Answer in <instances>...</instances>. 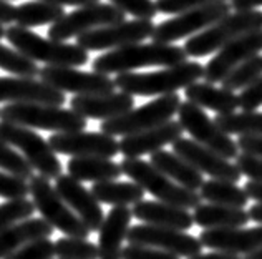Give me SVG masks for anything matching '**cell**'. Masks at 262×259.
Listing matches in <instances>:
<instances>
[{"instance_id": "6da1fadb", "label": "cell", "mask_w": 262, "mask_h": 259, "mask_svg": "<svg viewBox=\"0 0 262 259\" xmlns=\"http://www.w3.org/2000/svg\"><path fill=\"white\" fill-rule=\"evenodd\" d=\"M183 47L171 44H133L110 50L93 60V72L101 75L128 73L144 67H174L188 62Z\"/></svg>"}, {"instance_id": "7a4b0ae2", "label": "cell", "mask_w": 262, "mask_h": 259, "mask_svg": "<svg viewBox=\"0 0 262 259\" xmlns=\"http://www.w3.org/2000/svg\"><path fill=\"white\" fill-rule=\"evenodd\" d=\"M199 78H204V67L198 62H184L158 72L120 73L115 78V85L131 97H163L188 88Z\"/></svg>"}, {"instance_id": "3957f363", "label": "cell", "mask_w": 262, "mask_h": 259, "mask_svg": "<svg viewBox=\"0 0 262 259\" xmlns=\"http://www.w3.org/2000/svg\"><path fill=\"white\" fill-rule=\"evenodd\" d=\"M5 38L22 55L33 62L45 63V67H72L77 68L88 62V52L77 44L58 42L45 38L30 29L12 25L5 30Z\"/></svg>"}, {"instance_id": "277c9868", "label": "cell", "mask_w": 262, "mask_h": 259, "mask_svg": "<svg viewBox=\"0 0 262 259\" xmlns=\"http://www.w3.org/2000/svg\"><path fill=\"white\" fill-rule=\"evenodd\" d=\"M120 166L123 175H126L131 181L136 183L144 193L153 195L156 201L173 204L183 209H196L203 203L198 191H191L188 188L176 185L149 161L141 158H125L120 163Z\"/></svg>"}, {"instance_id": "5b68a950", "label": "cell", "mask_w": 262, "mask_h": 259, "mask_svg": "<svg viewBox=\"0 0 262 259\" xmlns=\"http://www.w3.org/2000/svg\"><path fill=\"white\" fill-rule=\"evenodd\" d=\"M0 118L9 123L53 133L83 132L86 128V118L72 108L67 110L61 106L42 103H7L0 108Z\"/></svg>"}, {"instance_id": "8992f818", "label": "cell", "mask_w": 262, "mask_h": 259, "mask_svg": "<svg viewBox=\"0 0 262 259\" xmlns=\"http://www.w3.org/2000/svg\"><path fill=\"white\" fill-rule=\"evenodd\" d=\"M262 29V12L260 10H244L226 15L209 29L196 33L194 37L186 40L184 52L188 57L201 58L209 53L219 52L224 45L241 35L256 32Z\"/></svg>"}, {"instance_id": "52a82bcc", "label": "cell", "mask_w": 262, "mask_h": 259, "mask_svg": "<svg viewBox=\"0 0 262 259\" xmlns=\"http://www.w3.org/2000/svg\"><path fill=\"white\" fill-rule=\"evenodd\" d=\"M0 141L20 149L32 168L37 169L40 176H43L48 181L57 180L58 176L63 175V166L57 153L50 148L48 141L32 128L0 121Z\"/></svg>"}, {"instance_id": "ba28073f", "label": "cell", "mask_w": 262, "mask_h": 259, "mask_svg": "<svg viewBox=\"0 0 262 259\" xmlns=\"http://www.w3.org/2000/svg\"><path fill=\"white\" fill-rule=\"evenodd\" d=\"M179 106H181V97L178 93L163 95V97H158L140 108H133L120 117L105 120L100 125V130L110 136L135 135L166 123L178 113Z\"/></svg>"}, {"instance_id": "9c48e42d", "label": "cell", "mask_w": 262, "mask_h": 259, "mask_svg": "<svg viewBox=\"0 0 262 259\" xmlns=\"http://www.w3.org/2000/svg\"><path fill=\"white\" fill-rule=\"evenodd\" d=\"M29 191L37 211L48 224H52L53 229H58L70 238H85L86 240L90 236L92 231L61 200L55 186H52L47 178L40 175L33 176L29 181Z\"/></svg>"}, {"instance_id": "30bf717a", "label": "cell", "mask_w": 262, "mask_h": 259, "mask_svg": "<svg viewBox=\"0 0 262 259\" xmlns=\"http://www.w3.org/2000/svg\"><path fill=\"white\" fill-rule=\"evenodd\" d=\"M126 13L116 9L112 4H92L80 7L78 10L65 13L57 24L50 25L48 38L67 42L70 38H78L86 32H92L101 27L125 22Z\"/></svg>"}, {"instance_id": "8fae6325", "label": "cell", "mask_w": 262, "mask_h": 259, "mask_svg": "<svg viewBox=\"0 0 262 259\" xmlns=\"http://www.w3.org/2000/svg\"><path fill=\"white\" fill-rule=\"evenodd\" d=\"M231 9L232 7L229 2H216L201 7V9L183 12L173 18L158 24L151 38L156 44H173L176 40L196 35L229 15Z\"/></svg>"}, {"instance_id": "7c38bea8", "label": "cell", "mask_w": 262, "mask_h": 259, "mask_svg": "<svg viewBox=\"0 0 262 259\" xmlns=\"http://www.w3.org/2000/svg\"><path fill=\"white\" fill-rule=\"evenodd\" d=\"M178 117H179V125L199 145L212 149V152L221 155L226 160L236 158L239 155L237 143L229 135H226L214 123V120H211L208 117V113L201 106L191 103V101H184L179 106Z\"/></svg>"}, {"instance_id": "4fadbf2b", "label": "cell", "mask_w": 262, "mask_h": 259, "mask_svg": "<svg viewBox=\"0 0 262 259\" xmlns=\"http://www.w3.org/2000/svg\"><path fill=\"white\" fill-rule=\"evenodd\" d=\"M155 24L151 20H125L121 24L101 27L92 32H86L77 38V45L86 52L96 50H116L121 47L141 44L143 40L153 35Z\"/></svg>"}, {"instance_id": "5bb4252c", "label": "cell", "mask_w": 262, "mask_h": 259, "mask_svg": "<svg viewBox=\"0 0 262 259\" xmlns=\"http://www.w3.org/2000/svg\"><path fill=\"white\" fill-rule=\"evenodd\" d=\"M128 243L138 246H149L161 251H166L178 257H194L201 254L203 244L199 238H194L184 231H178L173 228L153 226V224H138L129 228Z\"/></svg>"}, {"instance_id": "9a60e30c", "label": "cell", "mask_w": 262, "mask_h": 259, "mask_svg": "<svg viewBox=\"0 0 262 259\" xmlns=\"http://www.w3.org/2000/svg\"><path fill=\"white\" fill-rule=\"evenodd\" d=\"M38 77L42 81L63 93H75V97L85 95H105L115 92V80L108 75L96 72H81L72 67H43Z\"/></svg>"}, {"instance_id": "2e32d148", "label": "cell", "mask_w": 262, "mask_h": 259, "mask_svg": "<svg viewBox=\"0 0 262 259\" xmlns=\"http://www.w3.org/2000/svg\"><path fill=\"white\" fill-rule=\"evenodd\" d=\"M47 141L55 153L72 156V158H85V156L113 158L120 153V141L103 132L83 130V132L72 133H53Z\"/></svg>"}, {"instance_id": "e0dca14e", "label": "cell", "mask_w": 262, "mask_h": 259, "mask_svg": "<svg viewBox=\"0 0 262 259\" xmlns=\"http://www.w3.org/2000/svg\"><path fill=\"white\" fill-rule=\"evenodd\" d=\"M262 50V29L241 35L224 45L208 65L204 67V78L208 83H219L229 75L234 68L244 63L246 60L259 55Z\"/></svg>"}, {"instance_id": "ac0fdd59", "label": "cell", "mask_w": 262, "mask_h": 259, "mask_svg": "<svg viewBox=\"0 0 262 259\" xmlns=\"http://www.w3.org/2000/svg\"><path fill=\"white\" fill-rule=\"evenodd\" d=\"M173 153L181 156L191 166H194L201 175H208L211 180H221L237 183L241 180V171L236 163H229L212 149L199 145L194 140L179 138L173 143Z\"/></svg>"}, {"instance_id": "d6986e66", "label": "cell", "mask_w": 262, "mask_h": 259, "mask_svg": "<svg viewBox=\"0 0 262 259\" xmlns=\"http://www.w3.org/2000/svg\"><path fill=\"white\" fill-rule=\"evenodd\" d=\"M65 93L42 80L27 77H0V103H42L61 106Z\"/></svg>"}, {"instance_id": "ffe728a7", "label": "cell", "mask_w": 262, "mask_h": 259, "mask_svg": "<svg viewBox=\"0 0 262 259\" xmlns=\"http://www.w3.org/2000/svg\"><path fill=\"white\" fill-rule=\"evenodd\" d=\"M55 189L92 233L100 231L105 216H103L100 203L96 201V198L90 189H86L78 180L72 178L70 175L58 176L57 183H55Z\"/></svg>"}, {"instance_id": "44dd1931", "label": "cell", "mask_w": 262, "mask_h": 259, "mask_svg": "<svg viewBox=\"0 0 262 259\" xmlns=\"http://www.w3.org/2000/svg\"><path fill=\"white\" fill-rule=\"evenodd\" d=\"M203 246L229 254H251L262 248V224L254 228L206 229L199 234Z\"/></svg>"}, {"instance_id": "7402d4cb", "label": "cell", "mask_w": 262, "mask_h": 259, "mask_svg": "<svg viewBox=\"0 0 262 259\" xmlns=\"http://www.w3.org/2000/svg\"><path fill=\"white\" fill-rule=\"evenodd\" d=\"M183 126L179 121L169 120L160 126L144 130V132L123 136L120 141V153L125 158H140L143 155H153L166 145L183 138Z\"/></svg>"}, {"instance_id": "603a6c76", "label": "cell", "mask_w": 262, "mask_h": 259, "mask_svg": "<svg viewBox=\"0 0 262 259\" xmlns=\"http://www.w3.org/2000/svg\"><path fill=\"white\" fill-rule=\"evenodd\" d=\"M135 98L128 93L113 92L105 95H85L73 97L70 100V108L83 118L92 120H112L120 115L133 110Z\"/></svg>"}, {"instance_id": "cb8c5ba5", "label": "cell", "mask_w": 262, "mask_h": 259, "mask_svg": "<svg viewBox=\"0 0 262 259\" xmlns=\"http://www.w3.org/2000/svg\"><path fill=\"white\" fill-rule=\"evenodd\" d=\"M133 211L128 206H115L105 216L98 231L100 259H123V243L128 238Z\"/></svg>"}, {"instance_id": "d4e9b609", "label": "cell", "mask_w": 262, "mask_h": 259, "mask_svg": "<svg viewBox=\"0 0 262 259\" xmlns=\"http://www.w3.org/2000/svg\"><path fill=\"white\" fill-rule=\"evenodd\" d=\"M133 218L153 226L173 228L178 231H188L194 224L192 214L188 209L166 204L161 201H140L133 206Z\"/></svg>"}, {"instance_id": "484cf974", "label": "cell", "mask_w": 262, "mask_h": 259, "mask_svg": "<svg viewBox=\"0 0 262 259\" xmlns=\"http://www.w3.org/2000/svg\"><path fill=\"white\" fill-rule=\"evenodd\" d=\"M53 226L43 218H30L0 231V259H5L32 241L50 238Z\"/></svg>"}, {"instance_id": "4316f807", "label": "cell", "mask_w": 262, "mask_h": 259, "mask_svg": "<svg viewBox=\"0 0 262 259\" xmlns=\"http://www.w3.org/2000/svg\"><path fill=\"white\" fill-rule=\"evenodd\" d=\"M149 163L160 169L161 173L166 175L169 180H173L176 185L188 188L191 191H199L204 183L203 175L173 152L160 149V152L151 155Z\"/></svg>"}, {"instance_id": "83f0119b", "label": "cell", "mask_w": 262, "mask_h": 259, "mask_svg": "<svg viewBox=\"0 0 262 259\" xmlns=\"http://www.w3.org/2000/svg\"><path fill=\"white\" fill-rule=\"evenodd\" d=\"M184 97L191 103L216 112L217 115L234 113L239 108V97L226 88H217L212 83H192L184 90Z\"/></svg>"}, {"instance_id": "f1b7e54d", "label": "cell", "mask_w": 262, "mask_h": 259, "mask_svg": "<svg viewBox=\"0 0 262 259\" xmlns=\"http://www.w3.org/2000/svg\"><path fill=\"white\" fill-rule=\"evenodd\" d=\"M68 175L72 178L81 181H115L123 175L120 163H115L112 158H100V156H85V158H70L67 163Z\"/></svg>"}, {"instance_id": "f546056e", "label": "cell", "mask_w": 262, "mask_h": 259, "mask_svg": "<svg viewBox=\"0 0 262 259\" xmlns=\"http://www.w3.org/2000/svg\"><path fill=\"white\" fill-rule=\"evenodd\" d=\"M192 220L204 229H221V228H239L244 226L249 220V213L244 208H231L223 204H199L194 209Z\"/></svg>"}, {"instance_id": "4dcf8cb0", "label": "cell", "mask_w": 262, "mask_h": 259, "mask_svg": "<svg viewBox=\"0 0 262 259\" xmlns=\"http://www.w3.org/2000/svg\"><path fill=\"white\" fill-rule=\"evenodd\" d=\"M90 191L93 193L96 201L112 206H129L143 201L144 191L133 181H101L93 183Z\"/></svg>"}, {"instance_id": "1f68e13d", "label": "cell", "mask_w": 262, "mask_h": 259, "mask_svg": "<svg viewBox=\"0 0 262 259\" xmlns=\"http://www.w3.org/2000/svg\"><path fill=\"white\" fill-rule=\"evenodd\" d=\"M63 15V7L42 2V0H33V2H25L17 7L15 24L24 29H33V27L57 24Z\"/></svg>"}, {"instance_id": "d6a6232c", "label": "cell", "mask_w": 262, "mask_h": 259, "mask_svg": "<svg viewBox=\"0 0 262 259\" xmlns=\"http://www.w3.org/2000/svg\"><path fill=\"white\" fill-rule=\"evenodd\" d=\"M199 196L206 203L223 204V206L231 208H244L249 203L244 188H239L236 183L221 181V180H208L203 183L199 189Z\"/></svg>"}, {"instance_id": "836d02e7", "label": "cell", "mask_w": 262, "mask_h": 259, "mask_svg": "<svg viewBox=\"0 0 262 259\" xmlns=\"http://www.w3.org/2000/svg\"><path fill=\"white\" fill-rule=\"evenodd\" d=\"M214 123L226 135H262V112H241L217 115Z\"/></svg>"}, {"instance_id": "e575fe53", "label": "cell", "mask_w": 262, "mask_h": 259, "mask_svg": "<svg viewBox=\"0 0 262 259\" xmlns=\"http://www.w3.org/2000/svg\"><path fill=\"white\" fill-rule=\"evenodd\" d=\"M259 77H262V57L256 55L234 68L221 83H223V88H226V90L236 92L244 90L246 87H249Z\"/></svg>"}, {"instance_id": "d590c367", "label": "cell", "mask_w": 262, "mask_h": 259, "mask_svg": "<svg viewBox=\"0 0 262 259\" xmlns=\"http://www.w3.org/2000/svg\"><path fill=\"white\" fill-rule=\"evenodd\" d=\"M55 256L58 259H100L98 244L85 238H60L55 243Z\"/></svg>"}, {"instance_id": "8d00e7d4", "label": "cell", "mask_w": 262, "mask_h": 259, "mask_svg": "<svg viewBox=\"0 0 262 259\" xmlns=\"http://www.w3.org/2000/svg\"><path fill=\"white\" fill-rule=\"evenodd\" d=\"M0 68L15 77L27 78H35L40 73V68L33 60L27 58L18 50H13L4 44H0Z\"/></svg>"}, {"instance_id": "74e56055", "label": "cell", "mask_w": 262, "mask_h": 259, "mask_svg": "<svg viewBox=\"0 0 262 259\" xmlns=\"http://www.w3.org/2000/svg\"><path fill=\"white\" fill-rule=\"evenodd\" d=\"M0 169L25 181H30L33 178V168L24 158V155L2 141H0Z\"/></svg>"}, {"instance_id": "f35d334b", "label": "cell", "mask_w": 262, "mask_h": 259, "mask_svg": "<svg viewBox=\"0 0 262 259\" xmlns=\"http://www.w3.org/2000/svg\"><path fill=\"white\" fill-rule=\"evenodd\" d=\"M37 211L33 201L22 198V200H10L0 204V231L12 226V224L30 220Z\"/></svg>"}, {"instance_id": "ab89813d", "label": "cell", "mask_w": 262, "mask_h": 259, "mask_svg": "<svg viewBox=\"0 0 262 259\" xmlns=\"http://www.w3.org/2000/svg\"><path fill=\"white\" fill-rule=\"evenodd\" d=\"M55 257V243L50 241V238L32 241L25 244L15 253L7 256L5 259H53Z\"/></svg>"}, {"instance_id": "60d3db41", "label": "cell", "mask_w": 262, "mask_h": 259, "mask_svg": "<svg viewBox=\"0 0 262 259\" xmlns=\"http://www.w3.org/2000/svg\"><path fill=\"white\" fill-rule=\"evenodd\" d=\"M121 12L129 13L140 20H153L156 17V4L153 0H110Z\"/></svg>"}, {"instance_id": "b9f144b4", "label": "cell", "mask_w": 262, "mask_h": 259, "mask_svg": "<svg viewBox=\"0 0 262 259\" xmlns=\"http://www.w3.org/2000/svg\"><path fill=\"white\" fill-rule=\"evenodd\" d=\"M216 2H227V0H156V10L158 13H169V15H174V13H183L188 10H194V9H201V7L216 4Z\"/></svg>"}, {"instance_id": "7bdbcfd3", "label": "cell", "mask_w": 262, "mask_h": 259, "mask_svg": "<svg viewBox=\"0 0 262 259\" xmlns=\"http://www.w3.org/2000/svg\"><path fill=\"white\" fill-rule=\"evenodd\" d=\"M29 193V181L0 171V198H4L7 201L22 200V198H27Z\"/></svg>"}, {"instance_id": "ee69618b", "label": "cell", "mask_w": 262, "mask_h": 259, "mask_svg": "<svg viewBox=\"0 0 262 259\" xmlns=\"http://www.w3.org/2000/svg\"><path fill=\"white\" fill-rule=\"evenodd\" d=\"M237 97L239 108H243L244 112H256L259 106H262V77L246 87Z\"/></svg>"}, {"instance_id": "f6af8a7d", "label": "cell", "mask_w": 262, "mask_h": 259, "mask_svg": "<svg viewBox=\"0 0 262 259\" xmlns=\"http://www.w3.org/2000/svg\"><path fill=\"white\" fill-rule=\"evenodd\" d=\"M123 259H181L166 251L149 248V246H138V244H128L123 248Z\"/></svg>"}, {"instance_id": "bcb514c9", "label": "cell", "mask_w": 262, "mask_h": 259, "mask_svg": "<svg viewBox=\"0 0 262 259\" xmlns=\"http://www.w3.org/2000/svg\"><path fill=\"white\" fill-rule=\"evenodd\" d=\"M236 166L241 175L249 178V181H262V158L239 153L236 156Z\"/></svg>"}, {"instance_id": "7dc6e473", "label": "cell", "mask_w": 262, "mask_h": 259, "mask_svg": "<svg viewBox=\"0 0 262 259\" xmlns=\"http://www.w3.org/2000/svg\"><path fill=\"white\" fill-rule=\"evenodd\" d=\"M237 148L244 155L262 158V135H246L237 138Z\"/></svg>"}, {"instance_id": "c3c4849f", "label": "cell", "mask_w": 262, "mask_h": 259, "mask_svg": "<svg viewBox=\"0 0 262 259\" xmlns=\"http://www.w3.org/2000/svg\"><path fill=\"white\" fill-rule=\"evenodd\" d=\"M17 7L12 5L9 0H0V25L15 24Z\"/></svg>"}, {"instance_id": "681fc988", "label": "cell", "mask_w": 262, "mask_h": 259, "mask_svg": "<svg viewBox=\"0 0 262 259\" xmlns=\"http://www.w3.org/2000/svg\"><path fill=\"white\" fill-rule=\"evenodd\" d=\"M244 189L247 196H249V200L262 203V181H247Z\"/></svg>"}, {"instance_id": "f907efd6", "label": "cell", "mask_w": 262, "mask_h": 259, "mask_svg": "<svg viewBox=\"0 0 262 259\" xmlns=\"http://www.w3.org/2000/svg\"><path fill=\"white\" fill-rule=\"evenodd\" d=\"M231 7L236 12L256 10L257 7H262V0H231Z\"/></svg>"}, {"instance_id": "816d5d0a", "label": "cell", "mask_w": 262, "mask_h": 259, "mask_svg": "<svg viewBox=\"0 0 262 259\" xmlns=\"http://www.w3.org/2000/svg\"><path fill=\"white\" fill-rule=\"evenodd\" d=\"M42 2H48L60 7H86L92 4H98L100 0H42Z\"/></svg>"}, {"instance_id": "f5cc1de1", "label": "cell", "mask_w": 262, "mask_h": 259, "mask_svg": "<svg viewBox=\"0 0 262 259\" xmlns=\"http://www.w3.org/2000/svg\"><path fill=\"white\" fill-rule=\"evenodd\" d=\"M189 259H243V257H239L237 254H229V253H221V251H212V253L198 254V256L189 257Z\"/></svg>"}, {"instance_id": "db71d44e", "label": "cell", "mask_w": 262, "mask_h": 259, "mask_svg": "<svg viewBox=\"0 0 262 259\" xmlns=\"http://www.w3.org/2000/svg\"><path fill=\"white\" fill-rule=\"evenodd\" d=\"M247 213H249V220L251 221H256V223L262 224V203L252 204Z\"/></svg>"}, {"instance_id": "11a10c76", "label": "cell", "mask_w": 262, "mask_h": 259, "mask_svg": "<svg viewBox=\"0 0 262 259\" xmlns=\"http://www.w3.org/2000/svg\"><path fill=\"white\" fill-rule=\"evenodd\" d=\"M244 259H262V248L254 251V253H251V254H246Z\"/></svg>"}, {"instance_id": "9f6ffc18", "label": "cell", "mask_w": 262, "mask_h": 259, "mask_svg": "<svg viewBox=\"0 0 262 259\" xmlns=\"http://www.w3.org/2000/svg\"><path fill=\"white\" fill-rule=\"evenodd\" d=\"M5 30H7V29H4V25H0V38H4V37H5Z\"/></svg>"}, {"instance_id": "6f0895ef", "label": "cell", "mask_w": 262, "mask_h": 259, "mask_svg": "<svg viewBox=\"0 0 262 259\" xmlns=\"http://www.w3.org/2000/svg\"><path fill=\"white\" fill-rule=\"evenodd\" d=\"M9 2H10V0H9Z\"/></svg>"}]
</instances>
